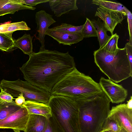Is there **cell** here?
Instances as JSON below:
<instances>
[{"label":"cell","mask_w":132,"mask_h":132,"mask_svg":"<svg viewBox=\"0 0 132 132\" xmlns=\"http://www.w3.org/2000/svg\"><path fill=\"white\" fill-rule=\"evenodd\" d=\"M121 128L115 120L108 117L100 132H104L105 131H109L110 132H120Z\"/></svg>","instance_id":"obj_25"},{"label":"cell","mask_w":132,"mask_h":132,"mask_svg":"<svg viewBox=\"0 0 132 132\" xmlns=\"http://www.w3.org/2000/svg\"><path fill=\"white\" fill-rule=\"evenodd\" d=\"M127 103L126 104V106L128 108L132 109V96L130 97V99L129 101H127Z\"/></svg>","instance_id":"obj_33"},{"label":"cell","mask_w":132,"mask_h":132,"mask_svg":"<svg viewBox=\"0 0 132 132\" xmlns=\"http://www.w3.org/2000/svg\"><path fill=\"white\" fill-rule=\"evenodd\" d=\"M48 119L43 116L29 114L24 132H43L47 127Z\"/></svg>","instance_id":"obj_14"},{"label":"cell","mask_w":132,"mask_h":132,"mask_svg":"<svg viewBox=\"0 0 132 132\" xmlns=\"http://www.w3.org/2000/svg\"><path fill=\"white\" fill-rule=\"evenodd\" d=\"M93 55L96 65L114 82L118 83L132 77V69L125 47L113 52L99 48L94 51Z\"/></svg>","instance_id":"obj_4"},{"label":"cell","mask_w":132,"mask_h":132,"mask_svg":"<svg viewBox=\"0 0 132 132\" xmlns=\"http://www.w3.org/2000/svg\"><path fill=\"white\" fill-rule=\"evenodd\" d=\"M95 16L98 17L103 20L107 31L110 32L111 35H113V32L116 26L121 23L126 16L120 12L100 6L97 8Z\"/></svg>","instance_id":"obj_10"},{"label":"cell","mask_w":132,"mask_h":132,"mask_svg":"<svg viewBox=\"0 0 132 132\" xmlns=\"http://www.w3.org/2000/svg\"><path fill=\"white\" fill-rule=\"evenodd\" d=\"M96 30L98 40L100 45V48H102L111 37L106 33L107 30L103 22L98 18L97 20L91 21Z\"/></svg>","instance_id":"obj_17"},{"label":"cell","mask_w":132,"mask_h":132,"mask_svg":"<svg viewBox=\"0 0 132 132\" xmlns=\"http://www.w3.org/2000/svg\"><path fill=\"white\" fill-rule=\"evenodd\" d=\"M99 83L76 68L53 88L51 96H63L76 102L87 99L102 93Z\"/></svg>","instance_id":"obj_2"},{"label":"cell","mask_w":132,"mask_h":132,"mask_svg":"<svg viewBox=\"0 0 132 132\" xmlns=\"http://www.w3.org/2000/svg\"><path fill=\"white\" fill-rule=\"evenodd\" d=\"M86 19L81 35L84 38L97 37L96 30L91 21L87 18Z\"/></svg>","instance_id":"obj_24"},{"label":"cell","mask_w":132,"mask_h":132,"mask_svg":"<svg viewBox=\"0 0 132 132\" xmlns=\"http://www.w3.org/2000/svg\"><path fill=\"white\" fill-rule=\"evenodd\" d=\"M84 27V24L76 26L67 23H62L52 28L56 30L81 35Z\"/></svg>","instance_id":"obj_23"},{"label":"cell","mask_w":132,"mask_h":132,"mask_svg":"<svg viewBox=\"0 0 132 132\" xmlns=\"http://www.w3.org/2000/svg\"><path fill=\"white\" fill-rule=\"evenodd\" d=\"M14 132H20V131L18 130H13Z\"/></svg>","instance_id":"obj_36"},{"label":"cell","mask_w":132,"mask_h":132,"mask_svg":"<svg viewBox=\"0 0 132 132\" xmlns=\"http://www.w3.org/2000/svg\"><path fill=\"white\" fill-rule=\"evenodd\" d=\"M120 132H128L127 130L122 127H121Z\"/></svg>","instance_id":"obj_35"},{"label":"cell","mask_w":132,"mask_h":132,"mask_svg":"<svg viewBox=\"0 0 132 132\" xmlns=\"http://www.w3.org/2000/svg\"><path fill=\"white\" fill-rule=\"evenodd\" d=\"M22 106L17 105L13 101L10 103H0V121L18 110Z\"/></svg>","instance_id":"obj_22"},{"label":"cell","mask_w":132,"mask_h":132,"mask_svg":"<svg viewBox=\"0 0 132 132\" xmlns=\"http://www.w3.org/2000/svg\"><path fill=\"white\" fill-rule=\"evenodd\" d=\"M119 38V36L116 33L113 34L111 36L110 38L101 48H103L109 52H115L119 48L118 46Z\"/></svg>","instance_id":"obj_26"},{"label":"cell","mask_w":132,"mask_h":132,"mask_svg":"<svg viewBox=\"0 0 132 132\" xmlns=\"http://www.w3.org/2000/svg\"><path fill=\"white\" fill-rule=\"evenodd\" d=\"M13 33H0V50L9 52L15 47V40L12 36Z\"/></svg>","instance_id":"obj_21"},{"label":"cell","mask_w":132,"mask_h":132,"mask_svg":"<svg viewBox=\"0 0 132 132\" xmlns=\"http://www.w3.org/2000/svg\"><path fill=\"white\" fill-rule=\"evenodd\" d=\"M0 93V103H10L12 102L14 99L13 97L9 93L3 89H1Z\"/></svg>","instance_id":"obj_28"},{"label":"cell","mask_w":132,"mask_h":132,"mask_svg":"<svg viewBox=\"0 0 132 132\" xmlns=\"http://www.w3.org/2000/svg\"><path fill=\"white\" fill-rule=\"evenodd\" d=\"M46 35L56 41L60 44L71 46L83 40L84 38L81 35L71 34L63 31L48 28Z\"/></svg>","instance_id":"obj_12"},{"label":"cell","mask_w":132,"mask_h":132,"mask_svg":"<svg viewBox=\"0 0 132 132\" xmlns=\"http://www.w3.org/2000/svg\"><path fill=\"white\" fill-rule=\"evenodd\" d=\"M22 106L26 108L29 114L40 115L48 119L52 116L51 108L47 104L26 101Z\"/></svg>","instance_id":"obj_15"},{"label":"cell","mask_w":132,"mask_h":132,"mask_svg":"<svg viewBox=\"0 0 132 132\" xmlns=\"http://www.w3.org/2000/svg\"><path fill=\"white\" fill-rule=\"evenodd\" d=\"M20 69L24 79L50 93L54 87L76 68L74 57L64 53L45 49L29 55Z\"/></svg>","instance_id":"obj_1"},{"label":"cell","mask_w":132,"mask_h":132,"mask_svg":"<svg viewBox=\"0 0 132 132\" xmlns=\"http://www.w3.org/2000/svg\"><path fill=\"white\" fill-rule=\"evenodd\" d=\"M126 50L127 54L131 68L132 69V45L128 43L124 47Z\"/></svg>","instance_id":"obj_31"},{"label":"cell","mask_w":132,"mask_h":132,"mask_svg":"<svg viewBox=\"0 0 132 132\" xmlns=\"http://www.w3.org/2000/svg\"><path fill=\"white\" fill-rule=\"evenodd\" d=\"M36 8L27 6L18 2L17 0H9L0 7V16L9 14L14 13L20 10L29 9L35 10Z\"/></svg>","instance_id":"obj_16"},{"label":"cell","mask_w":132,"mask_h":132,"mask_svg":"<svg viewBox=\"0 0 132 132\" xmlns=\"http://www.w3.org/2000/svg\"><path fill=\"white\" fill-rule=\"evenodd\" d=\"M99 84L110 102L118 104L124 102L128 94L127 90L121 85L102 77Z\"/></svg>","instance_id":"obj_7"},{"label":"cell","mask_w":132,"mask_h":132,"mask_svg":"<svg viewBox=\"0 0 132 132\" xmlns=\"http://www.w3.org/2000/svg\"><path fill=\"white\" fill-rule=\"evenodd\" d=\"M76 102L81 132H100L110 110V102L105 93Z\"/></svg>","instance_id":"obj_3"},{"label":"cell","mask_w":132,"mask_h":132,"mask_svg":"<svg viewBox=\"0 0 132 132\" xmlns=\"http://www.w3.org/2000/svg\"><path fill=\"white\" fill-rule=\"evenodd\" d=\"M43 132H63L52 116L48 119L46 128Z\"/></svg>","instance_id":"obj_27"},{"label":"cell","mask_w":132,"mask_h":132,"mask_svg":"<svg viewBox=\"0 0 132 132\" xmlns=\"http://www.w3.org/2000/svg\"><path fill=\"white\" fill-rule=\"evenodd\" d=\"M126 16L128 24V29L129 35V40L128 43L132 45V14L127 9Z\"/></svg>","instance_id":"obj_29"},{"label":"cell","mask_w":132,"mask_h":132,"mask_svg":"<svg viewBox=\"0 0 132 132\" xmlns=\"http://www.w3.org/2000/svg\"><path fill=\"white\" fill-rule=\"evenodd\" d=\"M104 132H110L109 131H104Z\"/></svg>","instance_id":"obj_37"},{"label":"cell","mask_w":132,"mask_h":132,"mask_svg":"<svg viewBox=\"0 0 132 132\" xmlns=\"http://www.w3.org/2000/svg\"><path fill=\"white\" fill-rule=\"evenodd\" d=\"M47 104L52 117L63 132H81L76 101L63 96H51Z\"/></svg>","instance_id":"obj_5"},{"label":"cell","mask_w":132,"mask_h":132,"mask_svg":"<svg viewBox=\"0 0 132 132\" xmlns=\"http://www.w3.org/2000/svg\"><path fill=\"white\" fill-rule=\"evenodd\" d=\"M15 47L21 50L24 54L29 55L33 51L32 38L30 35L25 34L14 41Z\"/></svg>","instance_id":"obj_18"},{"label":"cell","mask_w":132,"mask_h":132,"mask_svg":"<svg viewBox=\"0 0 132 132\" xmlns=\"http://www.w3.org/2000/svg\"><path fill=\"white\" fill-rule=\"evenodd\" d=\"M108 117L115 120L120 127L132 132V109L128 108L126 104L112 107Z\"/></svg>","instance_id":"obj_9"},{"label":"cell","mask_w":132,"mask_h":132,"mask_svg":"<svg viewBox=\"0 0 132 132\" xmlns=\"http://www.w3.org/2000/svg\"><path fill=\"white\" fill-rule=\"evenodd\" d=\"M9 0H0V7L7 3Z\"/></svg>","instance_id":"obj_34"},{"label":"cell","mask_w":132,"mask_h":132,"mask_svg":"<svg viewBox=\"0 0 132 132\" xmlns=\"http://www.w3.org/2000/svg\"><path fill=\"white\" fill-rule=\"evenodd\" d=\"M30 28L23 21L13 22L6 23L0 25V33L14 32L19 30H28Z\"/></svg>","instance_id":"obj_20"},{"label":"cell","mask_w":132,"mask_h":132,"mask_svg":"<svg viewBox=\"0 0 132 132\" xmlns=\"http://www.w3.org/2000/svg\"><path fill=\"white\" fill-rule=\"evenodd\" d=\"M29 114L23 106L0 121V129H11L25 131Z\"/></svg>","instance_id":"obj_8"},{"label":"cell","mask_w":132,"mask_h":132,"mask_svg":"<svg viewBox=\"0 0 132 132\" xmlns=\"http://www.w3.org/2000/svg\"><path fill=\"white\" fill-rule=\"evenodd\" d=\"M0 89L10 94L13 97L22 94L26 101L47 104L51 97L50 93L20 79L13 81L2 80Z\"/></svg>","instance_id":"obj_6"},{"label":"cell","mask_w":132,"mask_h":132,"mask_svg":"<svg viewBox=\"0 0 132 132\" xmlns=\"http://www.w3.org/2000/svg\"><path fill=\"white\" fill-rule=\"evenodd\" d=\"M52 16L43 10L39 11L36 13V22L38 32L37 37L41 44L39 50L45 49V38L47 31L50 26L56 22Z\"/></svg>","instance_id":"obj_11"},{"label":"cell","mask_w":132,"mask_h":132,"mask_svg":"<svg viewBox=\"0 0 132 132\" xmlns=\"http://www.w3.org/2000/svg\"><path fill=\"white\" fill-rule=\"evenodd\" d=\"M19 2L27 6L34 7L38 4L49 2L50 0H17Z\"/></svg>","instance_id":"obj_30"},{"label":"cell","mask_w":132,"mask_h":132,"mask_svg":"<svg viewBox=\"0 0 132 132\" xmlns=\"http://www.w3.org/2000/svg\"><path fill=\"white\" fill-rule=\"evenodd\" d=\"M92 3L110 10L120 12L126 16L127 9L120 3L103 0H94Z\"/></svg>","instance_id":"obj_19"},{"label":"cell","mask_w":132,"mask_h":132,"mask_svg":"<svg viewBox=\"0 0 132 132\" xmlns=\"http://www.w3.org/2000/svg\"><path fill=\"white\" fill-rule=\"evenodd\" d=\"M77 0H50L49 5L57 17L78 9Z\"/></svg>","instance_id":"obj_13"},{"label":"cell","mask_w":132,"mask_h":132,"mask_svg":"<svg viewBox=\"0 0 132 132\" xmlns=\"http://www.w3.org/2000/svg\"><path fill=\"white\" fill-rule=\"evenodd\" d=\"M26 101L23 95L21 94L19 95L17 98L15 99L14 102L17 105L19 106H22Z\"/></svg>","instance_id":"obj_32"}]
</instances>
